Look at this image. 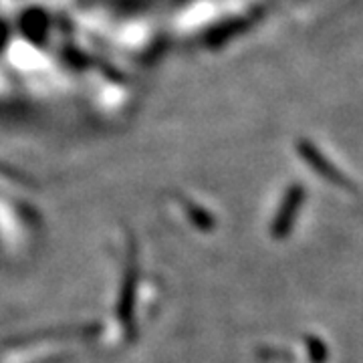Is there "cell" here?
Returning <instances> with one entry per match:
<instances>
[{
  "instance_id": "3",
  "label": "cell",
  "mask_w": 363,
  "mask_h": 363,
  "mask_svg": "<svg viewBox=\"0 0 363 363\" xmlns=\"http://www.w3.org/2000/svg\"><path fill=\"white\" fill-rule=\"evenodd\" d=\"M307 351H309V359L313 363H325L329 357V350L319 337H307Z\"/></svg>"
},
{
  "instance_id": "2",
  "label": "cell",
  "mask_w": 363,
  "mask_h": 363,
  "mask_svg": "<svg viewBox=\"0 0 363 363\" xmlns=\"http://www.w3.org/2000/svg\"><path fill=\"white\" fill-rule=\"evenodd\" d=\"M303 202H305V188L303 186H291L283 204H281L277 218L272 222V236L274 238H283V236L291 233Z\"/></svg>"
},
{
  "instance_id": "1",
  "label": "cell",
  "mask_w": 363,
  "mask_h": 363,
  "mask_svg": "<svg viewBox=\"0 0 363 363\" xmlns=\"http://www.w3.org/2000/svg\"><path fill=\"white\" fill-rule=\"evenodd\" d=\"M298 152H301V156L305 157V162L309 164V168L315 169L325 182H329V184H333L337 188H343V190H347V188L353 190V182L335 164H331L313 143L301 142L298 143Z\"/></svg>"
}]
</instances>
